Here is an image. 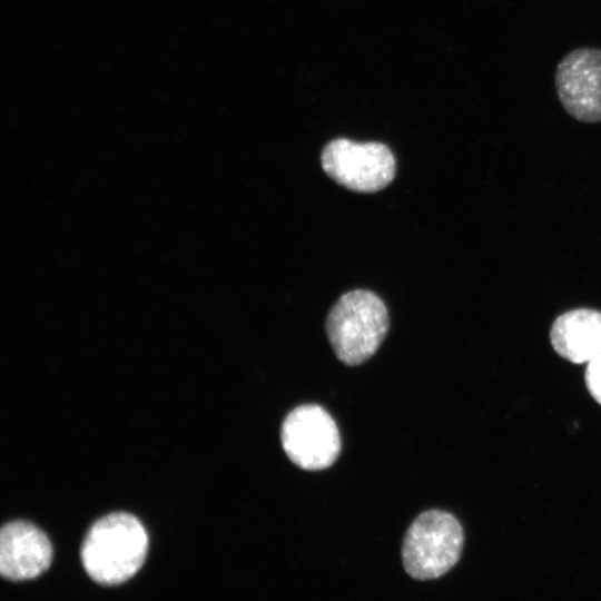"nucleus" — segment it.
Returning a JSON list of instances; mask_svg holds the SVG:
<instances>
[{"mask_svg": "<svg viewBox=\"0 0 601 601\" xmlns=\"http://www.w3.org/2000/svg\"><path fill=\"white\" fill-rule=\"evenodd\" d=\"M148 550V535L137 518L112 513L98 520L88 531L81 561L97 583L116 585L126 582L141 568Z\"/></svg>", "mask_w": 601, "mask_h": 601, "instance_id": "obj_1", "label": "nucleus"}, {"mask_svg": "<svg viewBox=\"0 0 601 601\" xmlns=\"http://www.w3.org/2000/svg\"><path fill=\"white\" fill-rule=\"evenodd\" d=\"M322 167L337 184L358 193H375L394 179L396 161L381 142L329 141L322 151Z\"/></svg>", "mask_w": 601, "mask_h": 601, "instance_id": "obj_4", "label": "nucleus"}, {"mask_svg": "<svg viewBox=\"0 0 601 601\" xmlns=\"http://www.w3.org/2000/svg\"><path fill=\"white\" fill-rule=\"evenodd\" d=\"M585 383L591 396L601 404V354L588 362Z\"/></svg>", "mask_w": 601, "mask_h": 601, "instance_id": "obj_9", "label": "nucleus"}, {"mask_svg": "<svg viewBox=\"0 0 601 601\" xmlns=\"http://www.w3.org/2000/svg\"><path fill=\"white\" fill-rule=\"evenodd\" d=\"M390 327L388 312L373 292L355 289L343 294L326 319V333L337 358L355 366L372 357Z\"/></svg>", "mask_w": 601, "mask_h": 601, "instance_id": "obj_2", "label": "nucleus"}, {"mask_svg": "<svg viewBox=\"0 0 601 601\" xmlns=\"http://www.w3.org/2000/svg\"><path fill=\"white\" fill-rule=\"evenodd\" d=\"M52 561V546L37 526L23 521L6 524L0 534V572L11 581L43 573Z\"/></svg>", "mask_w": 601, "mask_h": 601, "instance_id": "obj_7", "label": "nucleus"}, {"mask_svg": "<svg viewBox=\"0 0 601 601\" xmlns=\"http://www.w3.org/2000/svg\"><path fill=\"white\" fill-rule=\"evenodd\" d=\"M463 541V530L452 514L440 510L420 514L403 541L406 573L421 581L442 577L460 560Z\"/></svg>", "mask_w": 601, "mask_h": 601, "instance_id": "obj_3", "label": "nucleus"}, {"mask_svg": "<svg viewBox=\"0 0 601 601\" xmlns=\"http://www.w3.org/2000/svg\"><path fill=\"white\" fill-rule=\"evenodd\" d=\"M280 440L288 459L307 471L329 467L341 452L335 421L315 404L300 405L288 413L282 425Z\"/></svg>", "mask_w": 601, "mask_h": 601, "instance_id": "obj_5", "label": "nucleus"}, {"mask_svg": "<svg viewBox=\"0 0 601 601\" xmlns=\"http://www.w3.org/2000/svg\"><path fill=\"white\" fill-rule=\"evenodd\" d=\"M554 85L563 109L584 124L601 122V49L582 47L558 63Z\"/></svg>", "mask_w": 601, "mask_h": 601, "instance_id": "obj_6", "label": "nucleus"}, {"mask_svg": "<svg viewBox=\"0 0 601 601\" xmlns=\"http://www.w3.org/2000/svg\"><path fill=\"white\" fill-rule=\"evenodd\" d=\"M551 343L563 358L581 364L601 354V313L574 309L559 316L551 328Z\"/></svg>", "mask_w": 601, "mask_h": 601, "instance_id": "obj_8", "label": "nucleus"}]
</instances>
